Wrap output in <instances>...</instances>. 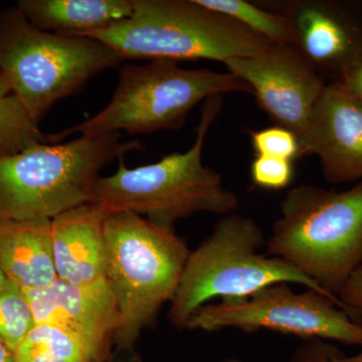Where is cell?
I'll list each match as a JSON object with an SVG mask.
<instances>
[{
  "label": "cell",
  "instance_id": "cell-22",
  "mask_svg": "<svg viewBox=\"0 0 362 362\" xmlns=\"http://www.w3.org/2000/svg\"><path fill=\"white\" fill-rule=\"evenodd\" d=\"M255 185L267 190H281L291 185L294 162L274 157L256 156L250 168Z\"/></svg>",
  "mask_w": 362,
  "mask_h": 362
},
{
  "label": "cell",
  "instance_id": "cell-8",
  "mask_svg": "<svg viewBox=\"0 0 362 362\" xmlns=\"http://www.w3.org/2000/svg\"><path fill=\"white\" fill-rule=\"evenodd\" d=\"M252 94L249 85L232 74L209 69L187 70L170 59H151L146 65H126L119 70L111 101L84 122L51 134L59 143L69 135L120 133L151 134L178 130L188 114L202 101L228 93Z\"/></svg>",
  "mask_w": 362,
  "mask_h": 362
},
{
  "label": "cell",
  "instance_id": "cell-11",
  "mask_svg": "<svg viewBox=\"0 0 362 362\" xmlns=\"http://www.w3.org/2000/svg\"><path fill=\"white\" fill-rule=\"evenodd\" d=\"M291 21L297 49L327 83L362 58V0L259 2Z\"/></svg>",
  "mask_w": 362,
  "mask_h": 362
},
{
  "label": "cell",
  "instance_id": "cell-27",
  "mask_svg": "<svg viewBox=\"0 0 362 362\" xmlns=\"http://www.w3.org/2000/svg\"><path fill=\"white\" fill-rule=\"evenodd\" d=\"M11 284V281L7 279L6 274H4V272L0 268V293L6 290Z\"/></svg>",
  "mask_w": 362,
  "mask_h": 362
},
{
  "label": "cell",
  "instance_id": "cell-29",
  "mask_svg": "<svg viewBox=\"0 0 362 362\" xmlns=\"http://www.w3.org/2000/svg\"><path fill=\"white\" fill-rule=\"evenodd\" d=\"M11 94V90H9L8 86H7L6 81L0 77V97L7 96Z\"/></svg>",
  "mask_w": 362,
  "mask_h": 362
},
{
  "label": "cell",
  "instance_id": "cell-15",
  "mask_svg": "<svg viewBox=\"0 0 362 362\" xmlns=\"http://www.w3.org/2000/svg\"><path fill=\"white\" fill-rule=\"evenodd\" d=\"M0 268L23 291L52 284L58 275L51 220L0 221Z\"/></svg>",
  "mask_w": 362,
  "mask_h": 362
},
{
  "label": "cell",
  "instance_id": "cell-6",
  "mask_svg": "<svg viewBox=\"0 0 362 362\" xmlns=\"http://www.w3.org/2000/svg\"><path fill=\"white\" fill-rule=\"evenodd\" d=\"M129 18L84 37L125 59L221 62L261 54L272 44L195 0H132Z\"/></svg>",
  "mask_w": 362,
  "mask_h": 362
},
{
  "label": "cell",
  "instance_id": "cell-24",
  "mask_svg": "<svg viewBox=\"0 0 362 362\" xmlns=\"http://www.w3.org/2000/svg\"><path fill=\"white\" fill-rule=\"evenodd\" d=\"M346 311L354 318L362 317V265L354 272L338 295Z\"/></svg>",
  "mask_w": 362,
  "mask_h": 362
},
{
  "label": "cell",
  "instance_id": "cell-28",
  "mask_svg": "<svg viewBox=\"0 0 362 362\" xmlns=\"http://www.w3.org/2000/svg\"><path fill=\"white\" fill-rule=\"evenodd\" d=\"M342 361L343 362H362V346H361V349L357 354H354V356H342Z\"/></svg>",
  "mask_w": 362,
  "mask_h": 362
},
{
  "label": "cell",
  "instance_id": "cell-20",
  "mask_svg": "<svg viewBox=\"0 0 362 362\" xmlns=\"http://www.w3.org/2000/svg\"><path fill=\"white\" fill-rule=\"evenodd\" d=\"M35 325L25 293L11 283L0 293V341L14 352Z\"/></svg>",
  "mask_w": 362,
  "mask_h": 362
},
{
  "label": "cell",
  "instance_id": "cell-26",
  "mask_svg": "<svg viewBox=\"0 0 362 362\" xmlns=\"http://www.w3.org/2000/svg\"><path fill=\"white\" fill-rule=\"evenodd\" d=\"M0 362H16L14 352L0 341Z\"/></svg>",
  "mask_w": 362,
  "mask_h": 362
},
{
  "label": "cell",
  "instance_id": "cell-18",
  "mask_svg": "<svg viewBox=\"0 0 362 362\" xmlns=\"http://www.w3.org/2000/svg\"><path fill=\"white\" fill-rule=\"evenodd\" d=\"M16 362H92L83 345L52 324H35L14 350Z\"/></svg>",
  "mask_w": 362,
  "mask_h": 362
},
{
  "label": "cell",
  "instance_id": "cell-10",
  "mask_svg": "<svg viewBox=\"0 0 362 362\" xmlns=\"http://www.w3.org/2000/svg\"><path fill=\"white\" fill-rule=\"evenodd\" d=\"M225 66L251 87L259 108L276 125L303 141L327 82L297 47L272 45L256 56L228 59Z\"/></svg>",
  "mask_w": 362,
  "mask_h": 362
},
{
  "label": "cell",
  "instance_id": "cell-19",
  "mask_svg": "<svg viewBox=\"0 0 362 362\" xmlns=\"http://www.w3.org/2000/svg\"><path fill=\"white\" fill-rule=\"evenodd\" d=\"M37 144H54L14 95L0 97V158Z\"/></svg>",
  "mask_w": 362,
  "mask_h": 362
},
{
  "label": "cell",
  "instance_id": "cell-1",
  "mask_svg": "<svg viewBox=\"0 0 362 362\" xmlns=\"http://www.w3.org/2000/svg\"><path fill=\"white\" fill-rule=\"evenodd\" d=\"M104 247L105 277L118 313L112 362L135 357L142 331L175 296L190 251L173 228L130 211L106 214Z\"/></svg>",
  "mask_w": 362,
  "mask_h": 362
},
{
  "label": "cell",
  "instance_id": "cell-3",
  "mask_svg": "<svg viewBox=\"0 0 362 362\" xmlns=\"http://www.w3.org/2000/svg\"><path fill=\"white\" fill-rule=\"evenodd\" d=\"M266 246L338 298L362 265V181L343 192L311 185L288 190Z\"/></svg>",
  "mask_w": 362,
  "mask_h": 362
},
{
  "label": "cell",
  "instance_id": "cell-4",
  "mask_svg": "<svg viewBox=\"0 0 362 362\" xmlns=\"http://www.w3.org/2000/svg\"><path fill=\"white\" fill-rule=\"evenodd\" d=\"M264 245L263 230L252 218L235 213L223 216L211 235L188 255L170 301L171 324L177 329H187L190 318L207 302L216 298L221 302L247 299L277 283L303 286L330 298L346 311L338 298L324 291L295 267L259 252Z\"/></svg>",
  "mask_w": 362,
  "mask_h": 362
},
{
  "label": "cell",
  "instance_id": "cell-30",
  "mask_svg": "<svg viewBox=\"0 0 362 362\" xmlns=\"http://www.w3.org/2000/svg\"><path fill=\"white\" fill-rule=\"evenodd\" d=\"M223 362H243V361H240V359H237V358H228V359H226V361H223Z\"/></svg>",
  "mask_w": 362,
  "mask_h": 362
},
{
  "label": "cell",
  "instance_id": "cell-12",
  "mask_svg": "<svg viewBox=\"0 0 362 362\" xmlns=\"http://www.w3.org/2000/svg\"><path fill=\"white\" fill-rule=\"evenodd\" d=\"M25 293L35 324L58 326L78 340L92 362H111L118 313L107 281L77 286L57 279Z\"/></svg>",
  "mask_w": 362,
  "mask_h": 362
},
{
  "label": "cell",
  "instance_id": "cell-2",
  "mask_svg": "<svg viewBox=\"0 0 362 362\" xmlns=\"http://www.w3.org/2000/svg\"><path fill=\"white\" fill-rule=\"evenodd\" d=\"M221 105L223 95L204 101L194 143L187 151L136 168H128L122 157L114 175L97 178L87 204H96L105 214L130 211L145 216L169 228L197 213H235L237 195L223 185L220 173L202 162L206 137Z\"/></svg>",
  "mask_w": 362,
  "mask_h": 362
},
{
  "label": "cell",
  "instance_id": "cell-14",
  "mask_svg": "<svg viewBox=\"0 0 362 362\" xmlns=\"http://www.w3.org/2000/svg\"><path fill=\"white\" fill-rule=\"evenodd\" d=\"M105 216L101 207L84 204L51 220L52 255L59 280L82 287L106 281Z\"/></svg>",
  "mask_w": 362,
  "mask_h": 362
},
{
  "label": "cell",
  "instance_id": "cell-21",
  "mask_svg": "<svg viewBox=\"0 0 362 362\" xmlns=\"http://www.w3.org/2000/svg\"><path fill=\"white\" fill-rule=\"evenodd\" d=\"M251 143L256 156L296 161L302 157L301 143L292 131L274 125L265 129L252 131Z\"/></svg>",
  "mask_w": 362,
  "mask_h": 362
},
{
  "label": "cell",
  "instance_id": "cell-23",
  "mask_svg": "<svg viewBox=\"0 0 362 362\" xmlns=\"http://www.w3.org/2000/svg\"><path fill=\"white\" fill-rule=\"evenodd\" d=\"M343 354L334 344L321 339L304 340L289 362H343Z\"/></svg>",
  "mask_w": 362,
  "mask_h": 362
},
{
  "label": "cell",
  "instance_id": "cell-13",
  "mask_svg": "<svg viewBox=\"0 0 362 362\" xmlns=\"http://www.w3.org/2000/svg\"><path fill=\"white\" fill-rule=\"evenodd\" d=\"M330 183L362 181V104L339 83H327L301 143Z\"/></svg>",
  "mask_w": 362,
  "mask_h": 362
},
{
  "label": "cell",
  "instance_id": "cell-9",
  "mask_svg": "<svg viewBox=\"0 0 362 362\" xmlns=\"http://www.w3.org/2000/svg\"><path fill=\"white\" fill-rule=\"evenodd\" d=\"M259 330L362 346V322L330 298L307 289L297 293L288 283L268 286L247 299L209 303L201 307L187 329L213 332Z\"/></svg>",
  "mask_w": 362,
  "mask_h": 362
},
{
  "label": "cell",
  "instance_id": "cell-5",
  "mask_svg": "<svg viewBox=\"0 0 362 362\" xmlns=\"http://www.w3.org/2000/svg\"><path fill=\"white\" fill-rule=\"evenodd\" d=\"M142 149L120 133L37 144L0 158V221L52 220L87 204L100 171L115 159Z\"/></svg>",
  "mask_w": 362,
  "mask_h": 362
},
{
  "label": "cell",
  "instance_id": "cell-7",
  "mask_svg": "<svg viewBox=\"0 0 362 362\" xmlns=\"http://www.w3.org/2000/svg\"><path fill=\"white\" fill-rule=\"evenodd\" d=\"M123 61L100 40L44 32L16 7L0 11V77L35 122Z\"/></svg>",
  "mask_w": 362,
  "mask_h": 362
},
{
  "label": "cell",
  "instance_id": "cell-16",
  "mask_svg": "<svg viewBox=\"0 0 362 362\" xmlns=\"http://www.w3.org/2000/svg\"><path fill=\"white\" fill-rule=\"evenodd\" d=\"M16 8L40 30L81 37L133 13L132 0H20Z\"/></svg>",
  "mask_w": 362,
  "mask_h": 362
},
{
  "label": "cell",
  "instance_id": "cell-17",
  "mask_svg": "<svg viewBox=\"0 0 362 362\" xmlns=\"http://www.w3.org/2000/svg\"><path fill=\"white\" fill-rule=\"evenodd\" d=\"M245 26L270 42L272 45L297 47V37L291 21L282 14L274 13L259 4L245 0H195Z\"/></svg>",
  "mask_w": 362,
  "mask_h": 362
},
{
  "label": "cell",
  "instance_id": "cell-25",
  "mask_svg": "<svg viewBox=\"0 0 362 362\" xmlns=\"http://www.w3.org/2000/svg\"><path fill=\"white\" fill-rule=\"evenodd\" d=\"M337 83L362 104V58L347 69Z\"/></svg>",
  "mask_w": 362,
  "mask_h": 362
}]
</instances>
